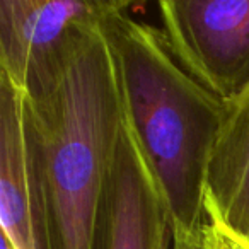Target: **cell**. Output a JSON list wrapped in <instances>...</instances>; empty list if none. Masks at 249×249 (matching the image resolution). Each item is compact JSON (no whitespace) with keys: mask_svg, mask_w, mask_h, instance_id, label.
<instances>
[{"mask_svg":"<svg viewBox=\"0 0 249 249\" xmlns=\"http://www.w3.org/2000/svg\"><path fill=\"white\" fill-rule=\"evenodd\" d=\"M109 2L2 0L0 73L22 86L80 22L101 16Z\"/></svg>","mask_w":249,"mask_h":249,"instance_id":"6","label":"cell"},{"mask_svg":"<svg viewBox=\"0 0 249 249\" xmlns=\"http://www.w3.org/2000/svg\"><path fill=\"white\" fill-rule=\"evenodd\" d=\"M169 249H249V237L231 227L205 200L200 220L191 227L173 225Z\"/></svg>","mask_w":249,"mask_h":249,"instance_id":"8","label":"cell"},{"mask_svg":"<svg viewBox=\"0 0 249 249\" xmlns=\"http://www.w3.org/2000/svg\"><path fill=\"white\" fill-rule=\"evenodd\" d=\"M0 225L14 249H50L24 87L0 73Z\"/></svg>","mask_w":249,"mask_h":249,"instance_id":"4","label":"cell"},{"mask_svg":"<svg viewBox=\"0 0 249 249\" xmlns=\"http://www.w3.org/2000/svg\"><path fill=\"white\" fill-rule=\"evenodd\" d=\"M160 29L178 62L222 99L249 82V0H162Z\"/></svg>","mask_w":249,"mask_h":249,"instance_id":"3","label":"cell"},{"mask_svg":"<svg viewBox=\"0 0 249 249\" xmlns=\"http://www.w3.org/2000/svg\"><path fill=\"white\" fill-rule=\"evenodd\" d=\"M171 237L169 207L126 111L104 205L101 249H169Z\"/></svg>","mask_w":249,"mask_h":249,"instance_id":"5","label":"cell"},{"mask_svg":"<svg viewBox=\"0 0 249 249\" xmlns=\"http://www.w3.org/2000/svg\"><path fill=\"white\" fill-rule=\"evenodd\" d=\"M0 249H14L12 244L9 242V239L5 235H2V241H0Z\"/></svg>","mask_w":249,"mask_h":249,"instance_id":"9","label":"cell"},{"mask_svg":"<svg viewBox=\"0 0 249 249\" xmlns=\"http://www.w3.org/2000/svg\"><path fill=\"white\" fill-rule=\"evenodd\" d=\"M107 9L75 26L21 86L50 249L103 248L104 205L126 118L116 55L103 24Z\"/></svg>","mask_w":249,"mask_h":249,"instance_id":"1","label":"cell"},{"mask_svg":"<svg viewBox=\"0 0 249 249\" xmlns=\"http://www.w3.org/2000/svg\"><path fill=\"white\" fill-rule=\"evenodd\" d=\"M128 9L126 2H111L103 18L128 118L157 174L173 225L191 227L205 208L225 101L183 69L162 29Z\"/></svg>","mask_w":249,"mask_h":249,"instance_id":"2","label":"cell"},{"mask_svg":"<svg viewBox=\"0 0 249 249\" xmlns=\"http://www.w3.org/2000/svg\"><path fill=\"white\" fill-rule=\"evenodd\" d=\"M224 101L205 200L234 231L249 237V82Z\"/></svg>","mask_w":249,"mask_h":249,"instance_id":"7","label":"cell"}]
</instances>
